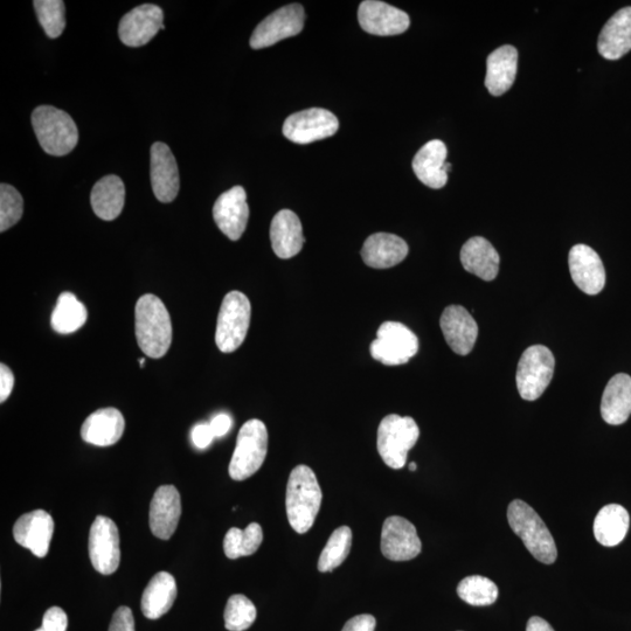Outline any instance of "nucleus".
Instances as JSON below:
<instances>
[{
  "label": "nucleus",
  "mask_w": 631,
  "mask_h": 631,
  "mask_svg": "<svg viewBox=\"0 0 631 631\" xmlns=\"http://www.w3.org/2000/svg\"><path fill=\"white\" fill-rule=\"evenodd\" d=\"M135 329L138 345L150 358H162L172 343V323L161 298L143 295L135 309Z\"/></svg>",
  "instance_id": "1"
},
{
  "label": "nucleus",
  "mask_w": 631,
  "mask_h": 631,
  "mask_svg": "<svg viewBox=\"0 0 631 631\" xmlns=\"http://www.w3.org/2000/svg\"><path fill=\"white\" fill-rule=\"evenodd\" d=\"M210 426L216 438H223V436L231 431L233 420L231 418V415L220 413L214 416V418L210 422Z\"/></svg>",
  "instance_id": "45"
},
{
  "label": "nucleus",
  "mask_w": 631,
  "mask_h": 631,
  "mask_svg": "<svg viewBox=\"0 0 631 631\" xmlns=\"http://www.w3.org/2000/svg\"><path fill=\"white\" fill-rule=\"evenodd\" d=\"M510 528L523 540L528 551L540 563L551 565L557 560L558 550L556 542L549 529L529 504L523 501H513L508 508Z\"/></svg>",
  "instance_id": "3"
},
{
  "label": "nucleus",
  "mask_w": 631,
  "mask_h": 631,
  "mask_svg": "<svg viewBox=\"0 0 631 631\" xmlns=\"http://www.w3.org/2000/svg\"><path fill=\"white\" fill-rule=\"evenodd\" d=\"M351 546L352 531L349 526H341L332 532L318 560V571L327 573L336 570L349 557Z\"/></svg>",
  "instance_id": "35"
},
{
  "label": "nucleus",
  "mask_w": 631,
  "mask_h": 631,
  "mask_svg": "<svg viewBox=\"0 0 631 631\" xmlns=\"http://www.w3.org/2000/svg\"><path fill=\"white\" fill-rule=\"evenodd\" d=\"M126 428L122 413L116 408H103L90 414L81 428L83 441L97 447L119 442Z\"/></svg>",
  "instance_id": "23"
},
{
  "label": "nucleus",
  "mask_w": 631,
  "mask_h": 631,
  "mask_svg": "<svg viewBox=\"0 0 631 631\" xmlns=\"http://www.w3.org/2000/svg\"><path fill=\"white\" fill-rule=\"evenodd\" d=\"M421 540L409 520L392 516L385 520L381 531V552L392 561H408L419 556Z\"/></svg>",
  "instance_id": "13"
},
{
  "label": "nucleus",
  "mask_w": 631,
  "mask_h": 631,
  "mask_svg": "<svg viewBox=\"0 0 631 631\" xmlns=\"http://www.w3.org/2000/svg\"><path fill=\"white\" fill-rule=\"evenodd\" d=\"M54 520L50 513L36 510L23 515L13 526V537L34 556L45 558L53 538Z\"/></svg>",
  "instance_id": "18"
},
{
  "label": "nucleus",
  "mask_w": 631,
  "mask_h": 631,
  "mask_svg": "<svg viewBox=\"0 0 631 631\" xmlns=\"http://www.w3.org/2000/svg\"><path fill=\"white\" fill-rule=\"evenodd\" d=\"M270 240L280 259L294 258L302 251L305 241L300 218L290 210L277 213L270 225Z\"/></svg>",
  "instance_id": "25"
},
{
  "label": "nucleus",
  "mask_w": 631,
  "mask_h": 631,
  "mask_svg": "<svg viewBox=\"0 0 631 631\" xmlns=\"http://www.w3.org/2000/svg\"><path fill=\"white\" fill-rule=\"evenodd\" d=\"M36 631H45L43 628L37 629Z\"/></svg>",
  "instance_id": "49"
},
{
  "label": "nucleus",
  "mask_w": 631,
  "mask_h": 631,
  "mask_svg": "<svg viewBox=\"0 0 631 631\" xmlns=\"http://www.w3.org/2000/svg\"><path fill=\"white\" fill-rule=\"evenodd\" d=\"M416 469H418V467H416V463L412 462L411 464H409V470L415 471Z\"/></svg>",
  "instance_id": "47"
},
{
  "label": "nucleus",
  "mask_w": 631,
  "mask_h": 631,
  "mask_svg": "<svg viewBox=\"0 0 631 631\" xmlns=\"http://www.w3.org/2000/svg\"><path fill=\"white\" fill-rule=\"evenodd\" d=\"M32 126L40 147L48 155L66 156L78 145V127L64 110L40 106L32 114Z\"/></svg>",
  "instance_id": "4"
},
{
  "label": "nucleus",
  "mask_w": 631,
  "mask_h": 631,
  "mask_svg": "<svg viewBox=\"0 0 631 631\" xmlns=\"http://www.w3.org/2000/svg\"><path fill=\"white\" fill-rule=\"evenodd\" d=\"M88 311L72 293H62L52 312L51 324L61 335L74 334L86 324Z\"/></svg>",
  "instance_id": "33"
},
{
  "label": "nucleus",
  "mask_w": 631,
  "mask_h": 631,
  "mask_svg": "<svg viewBox=\"0 0 631 631\" xmlns=\"http://www.w3.org/2000/svg\"><path fill=\"white\" fill-rule=\"evenodd\" d=\"M323 494L317 477L308 466H297L291 471L286 495L289 524L300 535L314 525L320 512Z\"/></svg>",
  "instance_id": "2"
},
{
  "label": "nucleus",
  "mask_w": 631,
  "mask_h": 631,
  "mask_svg": "<svg viewBox=\"0 0 631 631\" xmlns=\"http://www.w3.org/2000/svg\"><path fill=\"white\" fill-rule=\"evenodd\" d=\"M602 419L608 425L624 424L631 415V377L626 373L616 374L609 380L602 395Z\"/></svg>",
  "instance_id": "28"
},
{
  "label": "nucleus",
  "mask_w": 631,
  "mask_h": 631,
  "mask_svg": "<svg viewBox=\"0 0 631 631\" xmlns=\"http://www.w3.org/2000/svg\"><path fill=\"white\" fill-rule=\"evenodd\" d=\"M598 50L607 60H619L631 51V6L608 20L600 33Z\"/></svg>",
  "instance_id": "26"
},
{
  "label": "nucleus",
  "mask_w": 631,
  "mask_h": 631,
  "mask_svg": "<svg viewBox=\"0 0 631 631\" xmlns=\"http://www.w3.org/2000/svg\"><path fill=\"white\" fill-rule=\"evenodd\" d=\"M440 325L449 348L456 355L467 356L473 351L478 337V327L467 309L461 305H450L443 311Z\"/></svg>",
  "instance_id": "20"
},
{
  "label": "nucleus",
  "mask_w": 631,
  "mask_h": 631,
  "mask_svg": "<svg viewBox=\"0 0 631 631\" xmlns=\"http://www.w3.org/2000/svg\"><path fill=\"white\" fill-rule=\"evenodd\" d=\"M140 364H141L142 367L144 366V364H145V359L144 358L140 359Z\"/></svg>",
  "instance_id": "48"
},
{
  "label": "nucleus",
  "mask_w": 631,
  "mask_h": 631,
  "mask_svg": "<svg viewBox=\"0 0 631 631\" xmlns=\"http://www.w3.org/2000/svg\"><path fill=\"white\" fill-rule=\"evenodd\" d=\"M461 600L474 607L494 605L498 598V587L494 581L481 575L464 578L457 586Z\"/></svg>",
  "instance_id": "36"
},
{
  "label": "nucleus",
  "mask_w": 631,
  "mask_h": 631,
  "mask_svg": "<svg viewBox=\"0 0 631 631\" xmlns=\"http://www.w3.org/2000/svg\"><path fill=\"white\" fill-rule=\"evenodd\" d=\"M337 117L327 109L311 108L290 115L283 124V135L296 144H310L334 136Z\"/></svg>",
  "instance_id": "11"
},
{
  "label": "nucleus",
  "mask_w": 631,
  "mask_h": 631,
  "mask_svg": "<svg viewBox=\"0 0 631 631\" xmlns=\"http://www.w3.org/2000/svg\"><path fill=\"white\" fill-rule=\"evenodd\" d=\"M526 631H554L551 624L539 616H533L526 626Z\"/></svg>",
  "instance_id": "46"
},
{
  "label": "nucleus",
  "mask_w": 631,
  "mask_h": 631,
  "mask_svg": "<svg viewBox=\"0 0 631 631\" xmlns=\"http://www.w3.org/2000/svg\"><path fill=\"white\" fill-rule=\"evenodd\" d=\"M305 13L302 5L290 4L275 11L256 27L251 38V47L261 50L295 37L304 27Z\"/></svg>",
  "instance_id": "12"
},
{
  "label": "nucleus",
  "mask_w": 631,
  "mask_h": 631,
  "mask_svg": "<svg viewBox=\"0 0 631 631\" xmlns=\"http://www.w3.org/2000/svg\"><path fill=\"white\" fill-rule=\"evenodd\" d=\"M408 245L404 239L391 233H376L367 238L362 248L365 265L374 269H387L399 265L407 258Z\"/></svg>",
  "instance_id": "24"
},
{
  "label": "nucleus",
  "mask_w": 631,
  "mask_h": 631,
  "mask_svg": "<svg viewBox=\"0 0 631 631\" xmlns=\"http://www.w3.org/2000/svg\"><path fill=\"white\" fill-rule=\"evenodd\" d=\"M88 549L97 572L109 575L117 571L121 560L120 535L112 519L96 517L90 529Z\"/></svg>",
  "instance_id": "10"
},
{
  "label": "nucleus",
  "mask_w": 631,
  "mask_h": 631,
  "mask_svg": "<svg viewBox=\"0 0 631 631\" xmlns=\"http://www.w3.org/2000/svg\"><path fill=\"white\" fill-rule=\"evenodd\" d=\"M268 453V431L258 419L241 427L228 473L234 481H245L258 473Z\"/></svg>",
  "instance_id": "6"
},
{
  "label": "nucleus",
  "mask_w": 631,
  "mask_h": 631,
  "mask_svg": "<svg viewBox=\"0 0 631 631\" xmlns=\"http://www.w3.org/2000/svg\"><path fill=\"white\" fill-rule=\"evenodd\" d=\"M13 386H15V376L10 367L5 364L0 365V402L9 399Z\"/></svg>",
  "instance_id": "44"
},
{
  "label": "nucleus",
  "mask_w": 631,
  "mask_h": 631,
  "mask_svg": "<svg viewBox=\"0 0 631 631\" xmlns=\"http://www.w3.org/2000/svg\"><path fill=\"white\" fill-rule=\"evenodd\" d=\"M358 20L365 32L380 37L398 36L411 26L406 12L378 0H365L360 4Z\"/></svg>",
  "instance_id": "14"
},
{
  "label": "nucleus",
  "mask_w": 631,
  "mask_h": 631,
  "mask_svg": "<svg viewBox=\"0 0 631 631\" xmlns=\"http://www.w3.org/2000/svg\"><path fill=\"white\" fill-rule=\"evenodd\" d=\"M419 438V426L411 416L387 415L378 428V453L387 467L402 469Z\"/></svg>",
  "instance_id": "5"
},
{
  "label": "nucleus",
  "mask_w": 631,
  "mask_h": 631,
  "mask_svg": "<svg viewBox=\"0 0 631 631\" xmlns=\"http://www.w3.org/2000/svg\"><path fill=\"white\" fill-rule=\"evenodd\" d=\"M252 305L240 291L228 293L218 316L216 343L224 353L237 351L245 342L251 324Z\"/></svg>",
  "instance_id": "7"
},
{
  "label": "nucleus",
  "mask_w": 631,
  "mask_h": 631,
  "mask_svg": "<svg viewBox=\"0 0 631 631\" xmlns=\"http://www.w3.org/2000/svg\"><path fill=\"white\" fill-rule=\"evenodd\" d=\"M377 621L369 614L357 615L345 623L342 631H374Z\"/></svg>",
  "instance_id": "43"
},
{
  "label": "nucleus",
  "mask_w": 631,
  "mask_h": 631,
  "mask_svg": "<svg viewBox=\"0 0 631 631\" xmlns=\"http://www.w3.org/2000/svg\"><path fill=\"white\" fill-rule=\"evenodd\" d=\"M24 200L15 187L0 185V232L4 233L15 226L22 219Z\"/></svg>",
  "instance_id": "39"
},
{
  "label": "nucleus",
  "mask_w": 631,
  "mask_h": 631,
  "mask_svg": "<svg viewBox=\"0 0 631 631\" xmlns=\"http://www.w3.org/2000/svg\"><path fill=\"white\" fill-rule=\"evenodd\" d=\"M124 200H126V187L122 179L117 176H107L99 180L93 187L90 203L97 217L106 221H113L120 216Z\"/></svg>",
  "instance_id": "31"
},
{
  "label": "nucleus",
  "mask_w": 631,
  "mask_h": 631,
  "mask_svg": "<svg viewBox=\"0 0 631 631\" xmlns=\"http://www.w3.org/2000/svg\"><path fill=\"white\" fill-rule=\"evenodd\" d=\"M41 27L48 37L59 38L66 27V8L62 0H36L33 2Z\"/></svg>",
  "instance_id": "37"
},
{
  "label": "nucleus",
  "mask_w": 631,
  "mask_h": 631,
  "mask_svg": "<svg viewBox=\"0 0 631 631\" xmlns=\"http://www.w3.org/2000/svg\"><path fill=\"white\" fill-rule=\"evenodd\" d=\"M518 68L516 47L505 45L492 52L487 61L485 87L494 96H501L515 83Z\"/></svg>",
  "instance_id": "27"
},
{
  "label": "nucleus",
  "mask_w": 631,
  "mask_h": 631,
  "mask_svg": "<svg viewBox=\"0 0 631 631\" xmlns=\"http://www.w3.org/2000/svg\"><path fill=\"white\" fill-rule=\"evenodd\" d=\"M213 218L228 239L237 241L245 233L249 219L247 194L242 186H234L221 194L213 207Z\"/></svg>",
  "instance_id": "16"
},
{
  "label": "nucleus",
  "mask_w": 631,
  "mask_h": 631,
  "mask_svg": "<svg viewBox=\"0 0 631 631\" xmlns=\"http://www.w3.org/2000/svg\"><path fill=\"white\" fill-rule=\"evenodd\" d=\"M109 631H136L134 615L129 607L123 606L116 610Z\"/></svg>",
  "instance_id": "41"
},
{
  "label": "nucleus",
  "mask_w": 631,
  "mask_h": 631,
  "mask_svg": "<svg viewBox=\"0 0 631 631\" xmlns=\"http://www.w3.org/2000/svg\"><path fill=\"white\" fill-rule=\"evenodd\" d=\"M224 619L227 630L245 631L251 628L256 620L254 603L245 595H232L227 601Z\"/></svg>",
  "instance_id": "38"
},
{
  "label": "nucleus",
  "mask_w": 631,
  "mask_h": 631,
  "mask_svg": "<svg viewBox=\"0 0 631 631\" xmlns=\"http://www.w3.org/2000/svg\"><path fill=\"white\" fill-rule=\"evenodd\" d=\"M164 12L154 4H143L127 13L119 27L120 39L129 47H141L150 43L161 30H165Z\"/></svg>",
  "instance_id": "15"
},
{
  "label": "nucleus",
  "mask_w": 631,
  "mask_h": 631,
  "mask_svg": "<svg viewBox=\"0 0 631 631\" xmlns=\"http://www.w3.org/2000/svg\"><path fill=\"white\" fill-rule=\"evenodd\" d=\"M629 513L619 504H609L602 508L594 522V536L607 547L619 545L629 530Z\"/></svg>",
  "instance_id": "32"
},
{
  "label": "nucleus",
  "mask_w": 631,
  "mask_h": 631,
  "mask_svg": "<svg viewBox=\"0 0 631 631\" xmlns=\"http://www.w3.org/2000/svg\"><path fill=\"white\" fill-rule=\"evenodd\" d=\"M182 501L178 490L173 485H162L155 492L150 505V529L159 539L169 540L176 532Z\"/></svg>",
  "instance_id": "21"
},
{
  "label": "nucleus",
  "mask_w": 631,
  "mask_h": 631,
  "mask_svg": "<svg viewBox=\"0 0 631 631\" xmlns=\"http://www.w3.org/2000/svg\"><path fill=\"white\" fill-rule=\"evenodd\" d=\"M448 150L440 140H433L424 145L413 159L415 176L431 189H442L448 182V173L452 164L446 163Z\"/></svg>",
  "instance_id": "22"
},
{
  "label": "nucleus",
  "mask_w": 631,
  "mask_h": 631,
  "mask_svg": "<svg viewBox=\"0 0 631 631\" xmlns=\"http://www.w3.org/2000/svg\"><path fill=\"white\" fill-rule=\"evenodd\" d=\"M151 185L161 203H171L178 196L180 180L175 156L165 143L151 147Z\"/></svg>",
  "instance_id": "19"
},
{
  "label": "nucleus",
  "mask_w": 631,
  "mask_h": 631,
  "mask_svg": "<svg viewBox=\"0 0 631 631\" xmlns=\"http://www.w3.org/2000/svg\"><path fill=\"white\" fill-rule=\"evenodd\" d=\"M370 351L372 358L384 365H404L418 353L419 339L406 325L385 322L380 325Z\"/></svg>",
  "instance_id": "9"
},
{
  "label": "nucleus",
  "mask_w": 631,
  "mask_h": 631,
  "mask_svg": "<svg viewBox=\"0 0 631 631\" xmlns=\"http://www.w3.org/2000/svg\"><path fill=\"white\" fill-rule=\"evenodd\" d=\"M553 353L544 345H533L526 349L519 360L517 369V388L524 400L535 401L542 397L553 378Z\"/></svg>",
  "instance_id": "8"
},
{
  "label": "nucleus",
  "mask_w": 631,
  "mask_h": 631,
  "mask_svg": "<svg viewBox=\"0 0 631 631\" xmlns=\"http://www.w3.org/2000/svg\"><path fill=\"white\" fill-rule=\"evenodd\" d=\"M499 255L487 239H469L461 249V262L468 273L484 281L495 280L499 272Z\"/></svg>",
  "instance_id": "29"
},
{
  "label": "nucleus",
  "mask_w": 631,
  "mask_h": 631,
  "mask_svg": "<svg viewBox=\"0 0 631 631\" xmlns=\"http://www.w3.org/2000/svg\"><path fill=\"white\" fill-rule=\"evenodd\" d=\"M177 598L175 578L168 572H159L143 593L142 612L150 620H157L169 612Z\"/></svg>",
  "instance_id": "30"
},
{
  "label": "nucleus",
  "mask_w": 631,
  "mask_h": 631,
  "mask_svg": "<svg viewBox=\"0 0 631 631\" xmlns=\"http://www.w3.org/2000/svg\"><path fill=\"white\" fill-rule=\"evenodd\" d=\"M68 627L67 614L60 607H52L47 610L43 619L45 631H66Z\"/></svg>",
  "instance_id": "40"
},
{
  "label": "nucleus",
  "mask_w": 631,
  "mask_h": 631,
  "mask_svg": "<svg viewBox=\"0 0 631 631\" xmlns=\"http://www.w3.org/2000/svg\"><path fill=\"white\" fill-rule=\"evenodd\" d=\"M572 279L587 295H598L606 284V270L598 253L586 245H577L568 255Z\"/></svg>",
  "instance_id": "17"
},
{
  "label": "nucleus",
  "mask_w": 631,
  "mask_h": 631,
  "mask_svg": "<svg viewBox=\"0 0 631 631\" xmlns=\"http://www.w3.org/2000/svg\"><path fill=\"white\" fill-rule=\"evenodd\" d=\"M263 532L258 523L249 524L246 530L232 528L224 539V551L232 560L252 556L262 544Z\"/></svg>",
  "instance_id": "34"
},
{
  "label": "nucleus",
  "mask_w": 631,
  "mask_h": 631,
  "mask_svg": "<svg viewBox=\"0 0 631 631\" xmlns=\"http://www.w3.org/2000/svg\"><path fill=\"white\" fill-rule=\"evenodd\" d=\"M214 436L210 424L194 426L191 433L193 445L198 449H206L213 442Z\"/></svg>",
  "instance_id": "42"
}]
</instances>
